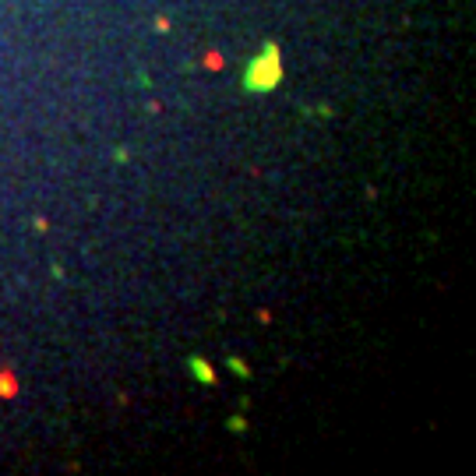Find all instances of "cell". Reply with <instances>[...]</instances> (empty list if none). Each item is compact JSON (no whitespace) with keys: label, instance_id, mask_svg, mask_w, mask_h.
Segmentation results:
<instances>
[{"label":"cell","instance_id":"obj_1","mask_svg":"<svg viewBox=\"0 0 476 476\" xmlns=\"http://www.w3.org/2000/svg\"><path fill=\"white\" fill-rule=\"evenodd\" d=\"M283 85V50H279V43H265L261 50H258V57L247 60V67H243V78H240V88L247 92V96H268V92H275Z\"/></svg>","mask_w":476,"mask_h":476},{"label":"cell","instance_id":"obj_2","mask_svg":"<svg viewBox=\"0 0 476 476\" xmlns=\"http://www.w3.org/2000/svg\"><path fill=\"white\" fill-rule=\"evenodd\" d=\"M183 367H187V374L198 381V385H216L219 378H216V367L208 363V357H201V353H191V357L183 360Z\"/></svg>","mask_w":476,"mask_h":476},{"label":"cell","instance_id":"obj_3","mask_svg":"<svg viewBox=\"0 0 476 476\" xmlns=\"http://www.w3.org/2000/svg\"><path fill=\"white\" fill-rule=\"evenodd\" d=\"M226 367H230L233 374H240L243 381H247V378H254V374H250V363H247L243 357H226Z\"/></svg>","mask_w":476,"mask_h":476},{"label":"cell","instance_id":"obj_4","mask_svg":"<svg viewBox=\"0 0 476 476\" xmlns=\"http://www.w3.org/2000/svg\"><path fill=\"white\" fill-rule=\"evenodd\" d=\"M226 430H230V434H247V420L240 417H226Z\"/></svg>","mask_w":476,"mask_h":476}]
</instances>
